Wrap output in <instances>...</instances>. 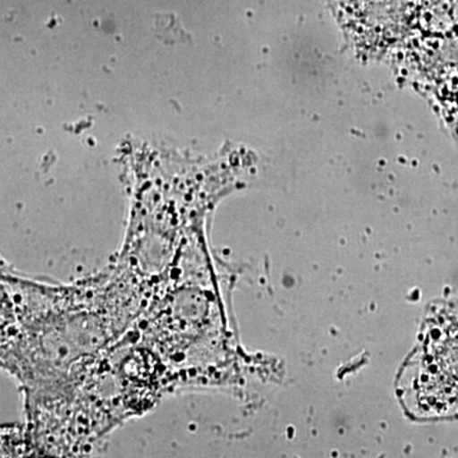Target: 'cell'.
I'll use <instances>...</instances> for the list:
<instances>
[{"label":"cell","instance_id":"6da1fadb","mask_svg":"<svg viewBox=\"0 0 458 458\" xmlns=\"http://www.w3.org/2000/svg\"><path fill=\"white\" fill-rule=\"evenodd\" d=\"M397 394L415 420L458 415V310L436 306L428 312L414 352L401 369Z\"/></svg>","mask_w":458,"mask_h":458}]
</instances>
